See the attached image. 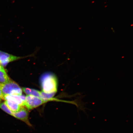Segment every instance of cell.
I'll return each mask as SVG.
<instances>
[{"mask_svg":"<svg viewBox=\"0 0 133 133\" xmlns=\"http://www.w3.org/2000/svg\"><path fill=\"white\" fill-rule=\"evenodd\" d=\"M42 91L46 94H56L57 90V81L56 76L50 73L43 74L41 78Z\"/></svg>","mask_w":133,"mask_h":133,"instance_id":"1","label":"cell"},{"mask_svg":"<svg viewBox=\"0 0 133 133\" xmlns=\"http://www.w3.org/2000/svg\"><path fill=\"white\" fill-rule=\"evenodd\" d=\"M0 88L4 95H22V90L12 80L6 84L0 83Z\"/></svg>","mask_w":133,"mask_h":133,"instance_id":"2","label":"cell"},{"mask_svg":"<svg viewBox=\"0 0 133 133\" xmlns=\"http://www.w3.org/2000/svg\"><path fill=\"white\" fill-rule=\"evenodd\" d=\"M46 102L40 98L32 95H27L25 96L24 106L30 110L38 107Z\"/></svg>","mask_w":133,"mask_h":133,"instance_id":"3","label":"cell"},{"mask_svg":"<svg viewBox=\"0 0 133 133\" xmlns=\"http://www.w3.org/2000/svg\"><path fill=\"white\" fill-rule=\"evenodd\" d=\"M21 57L13 55L0 51V64L5 66L10 62L15 61Z\"/></svg>","mask_w":133,"mask_h":133,"instance_id":"4","label":"cell"},{"mask_svg":"<svg viewBox=\"0 0 133 133\" xmlns=\"http://www.w3.org/2000/svg\"><path fill=\"white\" fill-rule=\"evenodd\" d=\"M13 116L16 118L24 121L28 125L31 126L29 119V112L27 109L24 107L18 112H13Z\"/></svg>","mask_w":133,"mask_h":133,"instance_id":"5","label":"cell"},{"mask_svg":"<svg viewBox=\"0 0 133 133\" xmlns=\"http://www.w3.org/2000/svg\"><path fill=\"white\" fill-rule=\"evenodd\" d=\"M25 96L22 95H5L4 96V100H10L19 104L22 106H24Z\"/></svg>","mask_w":133,"mask_h":133,"instance_id":"6","label":"cell"},{"mask_svg":"<svg viewBox=\"0 0 133 133\" xmlns=\"http://www.w3.org/2000/svg\"><path fill=\"white\" fill-rule=\"evenodd\" d=\"M4 102L13 112H18L22 108L24 107L11 101L6 100Z\"/></svg>","mask_w":133,"mask_h":133,"instance_id":"7","label":"cell"},{"mask_svg":"<svg viewBox=\"0 0 133 133\" xmlns=\"http://www.w3.org/2000/svg\"><path fill=\"white\" fill-rule=\"evenodd\" d=\"M22 90L25 94L27 95H32L40 98V91L35 89L26 88H23Z\"/></svg>","mask_w":133,"mask_h":133,"instance_id":"8","label":"cell"},{"mask_svg":"<svg viewBox=\"0 0 133 133\" xmlns=\"http://www.w3.org/2000/svg\"><path fill=\"white\" fill-rule=\"evenodd\" d=\"M11 81L6 71H0V83L6 84Z\"/></svg>","mask_w":133,"mask_h":133,"instance_id":"9","label":"cell"},{"mask_svg":"<svg viewBox=\"0 0 133 133\" xmlns=\"http://www.w3.org/2000/svg\"><path fill=\"white\" fill-rule=\"evenodd\" d=\"M0 108L7 114L13 116V112L8 108L4 102L0 103Z\"/></svg>","mask_w":133,"mask_h":133,"instance_id":"10","label":"cell"},{"mask_svg":"<svg viewBox=\"0 0 133 133\" xmlns=\"http://www.w3.org/2000/svg\"><path fill=\"white\" fill-rule=\"evenodd\" d=\"M4 95L3 94L2 91L1 90L0 88V103L3 100H4Z\"/></svg>","mask_w":133,"mask_h":133,"instance_id":"11","label":"cell"},{"mask_svg":"<svg viewBox=\"0 0 133 133\" xmlns=\"http://www.w3.org/2000/svg\"><path fill=\"white\" fill-rule=\"evenodd\" d=\"M0 71H5L3 66L0 64Z\"/></svg>","mask_w":133,"mask_h":133,"instance_id":"12","label":"cell"}]
</instances>
